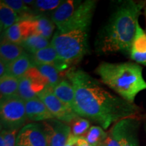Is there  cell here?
<instances>
[{
  "label": "cell",
  "mask_w": 146,
  "mask_h": 146,
  "mask_svg": "<svg viewBox=\"0 0 146 146\" xmlns=\"http://www.w3.org/2000/svg\"><path fill=\"white\" fill-rule=\"evenodd\" d=\"M75 93L74 112L79 117L106 129L114 123L136 117L139 108L104 89L98 80L81 69H70L66 73Z\"/></svg>",
  "instance_id": "cell-1"
},
{
  "label": "cell",
  "mask_w": 146,
  "mask_h": 146,
  "mask_svg": "<svg viewBox=\"0 0 146 146\" xmlns=\"http://www.w3.org/2000/svg\"><path fill=\"white\" fill-rule=\"evenodd\" d=\"M143 3L125 1L116 8L103 30L101 50L104 53L130 54L136 32V25Z\"/></svg>",
  "instance_id": "cell-2"
},
{
  "label": "cell",
  "mask_w": 146,
  "mask_h": 146,
  "mask_svg": "<svg viewBox=\"0 0 146 146\" xmlns=\"http://www.w3.org/2000/svg\"><path fill=\"white\" fill-rule=\"evenodd\" d=\"M143 68L137 63L102 62L96 72L106 85L126 101L134 104L139 93L146 89Z\"/></svg>",
  "instance_id": "cell-3"
},
{
  "label": "cell",
  "mask_w": 146,
  "mask_h": 146,
  "mask_svg": "<svg viewBox=\"0 0 146 146\" xmlns=\"http://www.w3.org/2000/svg\"><path fill=\"white\" fill-rule=\"evenodd\" d=\"M96 1H63L51 14V19L58 27V31L66 33L71 31L88 30L95 9Z\"/></svg>",
  "instance_id": "cell-4"
},
{
  "label": "cell",
  "mask_w": 146,
  "mask_h": 146,
  "mask_svg": "<svg viewBox=\"0 0 146 146\" xmlns=\"http://www.w3.org/2000/svg\"><path fill=\"white\" fill-rule=\"evenodd\" d=\"M87 39V30L85 29L66 33L57 31L51 41V45L56 50L58 57L54 66L61 71L79 61L88 50Z\"/></svg>",
  "instance_id": "cell-5"
},
{
  "label": "cell",
  "mask_w": 146,
  "mask_h": 146,
  "mask_svg": "<svg viewBox=\"0 0 146 146\" xmlns=\"http://www.w3.org/2000/svg\"><path fill=\"white\" fill-rule=\"evenodd\" d=\"M1 130H19L27 119L25 101L18 95L1 98Z\"/></svg>",
  "instance_id": "cell-6"
},
{
  "label": "cell",
  "mask_w": 146,
  "mask_h": 146,
  "mask_svg": "<svg viewBox=\"0 0 146 146\" xmlns=\"http://www.w3.org/2000/svg\"><path fill=\"white\" fill-rule=\"evenodd\" d=\"M37 97L45 104L55 119L70 123L74 118L78 116L55 96L53 88L50 85H47L43 91L39 93Z\"/></svg>",
  "instance_id": "cell-7"
},
{
  "label": "cell",
  "mask_w": 146,
  "mask_h": 146,
  "mask_svg": "<svg viewBox=\"0 0 146 146\" xmlns=\"http://www.w3.org/2000/svg\"><path fill=\"white\" fill-rule=\"evenodd\" d=\"M139 120L137 117H131L120 120L110 129L117 137L121 146H139L138 130Z\"/></svg>",
  "instance_id": "cell-8"
},
{
  "label": "cell",
  "mask_w": 146,
  "mask_h": 146,
  "mask_svg": "<svg viewBox=\"0 0 146 146\" xmlns=\"http://www.w3.org/2000/svg\"><path fill=\"white\" fill-rule=\"evenodd\" d=\"M32 146H50V135L44 122L32 123L21 129Z\"/></svg>",
  "instance_id": "cell-9"
},
{
  "label": "cell",
  "mask_w": 146,
  "mask_h": 146,
  "mask_svg": "<svg viewBox=\"0 0 146 146\" xmlns=\"http://www.w3.org/2000/svg\"><path fill=\"white\" fill-rule=\"evenodd\" d=\"M34 33V25L32 18L22 20L3 33V39L16 44L21 45Z\"/></svg>",
  "instance_id": "cell-10"
},
{
  "label": "cell",
  "mask_w": 146,
  "mask_h": 146,
  "mask_svg": "<svg viewBox=\"0 0 146 146\" xmlns=\"http://www.w3.org/2000/svg\"><path fill=\"white\" fill-rule=\"evenodd\" d=\"M44 123L50 131V146H65L72 134L70 126L55 118Z\"/></svg>",
  "instance_id": "cell-11"
},
{
  "label": "cell",
  "mask_w": 146,
  "mask_h": 146,
  "mask_svg": "<svg viewBox=\"0 0 146 146\" xmlns=\"http://www.w3.org/2000/svg\"><path fill=\"white\" fill-rule=\"evenodd\" d=\"M25 108L27 119L31 121H47L55 118L38 97L25 102Z\"/></svg>",
  "instance_id": "cell-12"
},
{
  "label": "cell",
  "mask_w": 146,
  "mask_h": 146,
  "mask_svg": "<svg viewBox=\"0 0 146 146\" xmlns=\"http://www.w3.org/2000/svg\"><path fill=\"white\" fill-rule=\"evenodd\" d=\"M53 92L64 104L74 111L75 106V93L68 80L63 79L53 88Z\"/></svg>",
  "instance_id": "cell-13"
},
{
  "label": "cell",
  "mask_w": 146,
  "mask_h": 146,
  "mask_svg": "<svg viewBox=\"0 0 146 146\" xmlns=\"http://www.w3.org/2000/svg\"><path fill=\"white\" fill-rule=\"evenodd\" d=\"M33 66L35 65L31 57L28 53L25 52L19 58L8 65V74L19 78Z\"/></svg>",
  "instance_id": "cell-14"
},
{
  "label": "cell",
  "mask_w": 146,
  "mask_h": 146,
  "mask_svg": "<svg viewBox=\"0 0 146 146\" xmlns=\"http://www.w3.org/2000/svg\"><path fill=\"white\" fill-rule=\"evenodd\" d=\"M24 49L21 45L16 44L5 39H2L0 45V56L1 60L9 65L21 56Z\"/></svg>",
  "instance_id": "cell-15"
},
{
  "label": "cell",
  "mask_w": 146,
  "mask_h": 146,
  "mask_svg": "<svg viewBox=\"0 0 146 146\" xmlns=\"http://www.w3.org/2000/svg\"><path fill=\"white\" fill-rule=\"evenodd\" d=\"M34 25L33 34L39 35L50 39L55 29V24L45 15H38L32 18Z\"/></svg>",
  "instance_id": "cell-16"
},
{
  "label": "cell",
  "mask_w": 146,
  "mask_h": 146,
  "mask_svg": "<svg viewBox=\"0 0 146 146\" xmlns=\"http://www.w3.org/2000/svg\"><path fill=\"white\" fill-rule=\"evenodd\" d=\"M21 17L16 12L5 4L2 1L0 2V29L1 32H5L18 22Z\"/></svg>",
  "instance_id": "cell-17"
},
{
  "label": "cell",
  "mask_w": 146,
  "mask_h": 146,
  "mask_svg": "<svg viewBox=\"0 0 146 146\" xmlns=\"http://www.w3.org/2000/svg\"><path fill=\"white\" fill-rule=\"evenodd\" d=\"M31 57L35 66L37 64H52L54 66L58 58L57 52L51 44L35 54H31Z\"/></svg>",
  "instance_id": "cell-18"
},
{
  "label": "cell",
  "mask_w": 146,
  "mask_h": 146,
  "mask_svg": "<svg viewBox=\"0 0 146 146\" xmlns=\"http://www.w3.org/2000/svg\"><path fill=\"white\" fill-rule=\"evenodd\" d=\"M50 44L49 39L39 35L33 34L27 37L21 45L24 50L30 53L31 54H33L42 49L48 47Z\"/></svg>",
  "instance_id": "cell-19"
},
{
  "label": "cell",
  "mask_w": 146,
  "mask_h": 146,
  "mask_svg": "<svg viewBox=\"0 0 146 146\" xmlns=\"http://www.w3.org/2000/svg\"><path fill=\"white\" fill-rule=\"evenodd\" d=\"M19 78L6 74L0 78L1 98L18 95Z\"/></svg>",
  "instance_id": "cell-20"
},
{
  "label": "cell",
  "mask_w": 146,
  "mask_h": 146,
  "mask_svg": "<svg viewBox=\"0 0 146 146\" xmlns=\"http://www.w3.org/2000/svg\"><path fill=\"white\" fill-rule=\"evenodd\" d=\"M62 2L63 1L60 0H36L34 1L32 5V8L33 9V12L35 16H36V14H38V15H43V13H52Z\"/></svg>",
  "instance_id": "cell-21"
},
{
  "label": "cell",
  "mask_w": 146,
  "mask_h": 146,
  "mask_svg": "<svg viewBox=\"0 0 146 146\" xmlns=\"http://www.w3.org/2000/svg\"><path fill=\"white\" fill-rule=\"evenodd\" d=\"M35 66L40 73L46 78L49 85L52 88L57 85L61 80L60 79L59 70L52 64H37Z\"/></svg>",
  "instance_id": "cell-22"
},
{
  "label": "cell",
  "mask_w": 146,
  "mask_h": 146,
  "mask_svg": "<svg viewBox=\"0 0 146 146\" xmlns=\"http://www.w3.org/2000/svg\"><path fill=\"white\" fill-rule=\"evenodd\" d=\"M83 137L91 146H98L104 143L108 137V133L100 126H92L85 135Z\"/></svg>",
  "instance_id": "cell-23"
},
{
  "label": "cell",
  "mask_w": 146,
  "mask_h": 146,
  "mask_svg": "<svg viewBox=\"0 0 146 146\" xmlns=\"http://www.w3.org/2000/svg\"><path fill=\"white\" fill-rule=\"evenodd\" d=\"M131 52L137 54H146V33L139 25L137 21L136 25V32L133 39Z\"/></svg>",
  "instance_id": "cell-24"
},
{
  "label": "cell",
  "mask_w": 146,
  "mask_h": 146,
  "mask_svg": "<svg viewBox=\"0 0 146 146\" xmlns=\"http://www.w3.org/2000/svg\"><path fill=\"white\" fill-rule=\"evenodd\" d=\"M70 126L72 135L76 137H83V135L86 134L90 129V122L85 118L78 116L71 122Z\"/></svg>",
  "instance_id": "cell-25"
},
{
  "label": "cell",
  "mask_w": 146,
  "mask_h": 146,
  "mask_svg": "<svg viewBox=\"0 0 146 146\" xmlns=\"http://www.w3.org/2000/svg\"><path fill=\"white\" fill-rule=\"evenodd\" d=\"M19 130L5 131L1 130L0 146H15L16 134Z\"/></svg>",
  "instance_id": "cell-26"
},
{
  "label": "cell",
  "mask_w": 146,
  "mask_h": 146,
  "mask_svg": "<svg viewBox=\"0 0 146 146\" xmlns=\"http://www.w3.org/2000/svg\"><path fill=\"white\" fill-rule=\"evenodd\" d=\"M104 143L106 146H121L117 137L110 131L108 133V137Z\"/></svg>",
  "instance_id": "cell-27"
},
{
  "label": "cell",
  "mask_w": 146,
  "mask_h": 146,
  "mask_svg": "<svg viewBox=\"0 0 146 146\" xmlns=\"http://www.w3.org/2000/svg\"><path fill=\"white\" fill-rule=\"evenodd\" d=\"M15 146H32L29 143L27 138L25 137V134L21 130L18 133Z\"/></svg>",
  "instance_id": "cell-28"
},
{
  "label": "cell",
  "mask_w": 146,
  "mask_h": 146,
  "mask_svg": "<svg viewBox=\"0 0 146 146\" xmlns=\"http://www.w3.org/2000/svg\"><path fill=\"white\" fill-rule=\"evenodd\" d=\"M130 56L131 59L136 62L137 63L146 66V54H137V53L131 52Z\"/></svg>",
  "instance_id": "cell-29"
},
{
  "label": "cell",
  "mask_w": 146,
  "mask_h": 146,
  "mask_svg": "<svg viewBox=\"0 0 146 146\" xmlns=\"http://www.w3.org/2000/svg\"><path fill=\"white\" fill-rule=\"evenodd\" d=\"M65 146H79V144H78V137L74 136L71 134Z\"/></svg>",
  "instance_id": "cell-30"
},
{
  "label": "cell",
  "mask_w": 146,
  "mask_h": 146,
  "mask_svg": "<svg viewBox=\"0 0 146 146\" xmlns=\"http://www.w3.org/2000/svg\"><path fill=\"white\" fill-rule=\"evenodd\" d=\"M8 65L0 60V78L8 74Z\"/></svg>",
  "instance_id": "cell-31"
},
{
  "label": "cell",
  "mask_w": 146,
  "mask_h": 146,
  "mask_svg": "<svg viewBox=\"0 0 146 146\" xmlns=\"http://www.w3.org/2000/svg\"><path fill=\"white\" fill-rule=\"evenodd\" d=\"M78 144H79V146H91L83 137H78Z\"/></svg>",
  "instance_id": "cell-32"
},
{
  "label": "cell",
  "mask_w": 146,
  "mask_h": 146,
  "mask_svg": "<svg viewBox=\"0 0 146 146\" xmlns=\"http://www.w3.org/2000/svg\"><path fill=\"white\" fill-rule=\"evenodd\" d=\"M98 146H106L105 145V143H102V144H100V145H99Z\"/></svg>",
  "instance_id": "cell-33"
},
{
  "label": "cell",
  "mask_w": 146,
  "mask_h": 146,
  "mask_svg": "<svg viewBox=\"0 0 146 146\" xmlns=\"http://www.w3.org/2000/svg\"><path fill=\"white\" fill-rule=\"evenodd\" d=\"M145 16H146V10H145Z\"/></svg>",
  "instance_id": "cell-34"
}]
</instances>
